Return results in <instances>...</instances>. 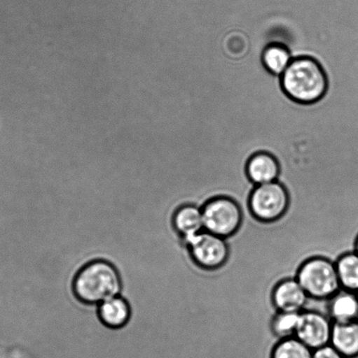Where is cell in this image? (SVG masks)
<instances>
[{"instance_id": "cell-7", "label": "cell", "mask_w": 358, "mask_h": 358, "mask_svg": "<svg viewBox=\"0 0 358 358\" xmlns=\"http://www.w3.org/2000/svg\"><path fill=\"white\" fill-rule=\"evenodd\" d=\"M334 322L318 311H303L301 313L296 338L315 350L329 345Z\"/></svg>"}, {"instance_id": "cell-19", "label": "cell", "mask_w": 358, "mask_h": 358, "mask_svg": "<svg viewBox=\"0 0 358 358\" xmlns=\"http://www.w3.org/2000/svg\"><path fill=\"white\" fill-rule=\"evenodd\" d=\"M355 252L358 254V235L355 241Z\"/></svg>"}, {"instance_id": "cell-4", "label": "cell", "mask_w": 358, "mask_h": 358, "mask_svg": "<svg viewBox=\"0 0 358 358\" xmlns=\"http://www.w3.org/2000/svg\"><path fill=\"white\" fill-rule=\"evenodd\" d=\"M289 205V192L280 180L255 185L248 199L252 215L264 223L275 222L282 219Z\"/></svg>"}, {"instance_id": "cell-11", "label": "cell", "mask_w": 358, "mask_h": 358, "mask_svg": "<svg viewBox=\"0 0 358 358\" xmlns=\"http://www.w3.org/2000/svg\"><path fill=\"white\" fill-rule=\"evenodd\" d=\"M171 224L175 233L185 243L205 231L202 207L192 203L179 206L172 215Z\"/></svg>"}, {"instance_id": "cell-1", "label": "cell", "mask_w": 358, "mask_h": 358, "mask_svg": "<svg viewBox=\"0 0 358 358\" xmlns=\"http://www.w3.org/2000/svg\"><path fill=\"white\" fill-rule=\"evenodd\" d=\"M122 277L117 266L104 259L88 262L73 277L71 290L80 303L93 306L121 294Z\"/></svg>"}, {"instance_id": "cell-13", "label": "cell", "mask_w": 358, "mask_h": 358, "mask_svg": "<svg viewBox=\"0 0 358 358\" xmlns=\"http://www.w3.org/2000/svg\"><path fill=\"white\" fill-rule=\"evenodd\" d=\"M331 345L345 358H358V322H334Z\"/></svg>"}, {"instance_id": "cell-18", "label": "cell", "mask_w": 358, "mask_h": 358, "mask_svg": "<svg viewBox=\"0 0 358 358\" xmlns=\"http://www.w3.org/2000/svg\"><path fill=\"white\" fill-rule=\"evenodd\" d=\"M313 358H345L331 345V343L328 345L321 347L317 350H315L313 352Z\"/></svg>"}, {"instance_id": "cell-6", "label": "cell", "mask_w": 358, "mask_h": 358, "mask_svg": "<svg viewBox=\"0 0 358 358\" xmlns=\"http://www.w3.org/2000/svg\"><path fill=\"white\" fill-rule=\"evenodd\" d=\"M185 244L192 262L200 268L219 269L229 259L230 250L226 238L209 231H202Z\"/></svg>"}, {"instance_id": "cell-15", "label": "cell", "mask_w": 358, "mask_h": 358, "mask_svg": "<svg viewBox=\"0 0 358 358\" xmlns=\"http://www.w3.org/2000/svg\"><path fill=\"white\" fill-rule=\"evenodd\" d=\"M342 289L357 292L358 290V254L355 251L340 256L336 262Z\"/></svg>"}, {"instance_id": "cell-9", "label": "cell", "mask_w": 358, "mask_h": 358, "mask_svg": "<svg viewBox=\"0 0 358 358\" xmlns=\"http://www.w3.org/2000/svg\"><path fill=\"white\" fill-rule=\"evenodd\" d=\"M97 318L105 328L118 331L128 326L132 319L131 305L118 294L97 305Z\"/></svg>"}, {"instance_id": "cell-8", "label": "cell", "mask_w": 358, "mask_h": 358, "mask_svg": "<svg viewBox=\"0 0 358 358\" xmlns=\"http://www.w3.org/2000/svg\"><path fill=\"white\" fill-rule=\"evenodd\" d=\"M310 296L296 278L280 280L273 287L272 301L277 311L303 312Z\"/></svg>"}, {"instance_id": "cell-2", "label": "cell", "mask_w": 358, "mask_h": 358, "mask_svg": "<svg viewBox=\"0 0 358 358\" xmlns=\"http://www.w3.org/2000/svg\"><path fill=\"white\" fill-rule=\"evenodd\" d=\"M280 83L287 96L298 103H317L327 93L329 80L321 63L310 56L292 59Z\"/></svg>"}, {"instance_id": "cell-5", "label": "cell", "mask_w": 358, "mask_h": 358, "mask_svg": "<svg viewBox=\"0 0 358 358\" xmlns=\"http://www.w3.org/2000/svg\"><path fill=\"white\" fill-rule=\"evenodd\" d=\"M202 212L205 230L224 238L233 236L243 223L241 207L230 196H219L208 200Z\"/></svg>"}, {"instance_id": "cell-12", "label": "cell", "mask_w": 358, "mask_h": 358, "mask_svg": "<svg viewBox=\"0 0 358 358\" xmlns=\"http://www.w3.org/2000/svg\"><path fill=\"white\" fill-rule=\"evenodd\" d=\"M329 301V317L333 322H358V298L355 292L342 289Z\"/></svg>"}, {"instance_id": "cell-17", "label": "cell", "mask_w": 358, "mask_h": 358, "mask_svg": "<svg viewBox=\"0 0 358 358\" xmlns=\"http://www.w3.org/2000/svg\"><path fill=\"white\" fill-rule=\"evenodd\" d=\"M301 312L277 311L271 321L273 334L278 340L296 336Z\"/></svg>"}, {"instance_id": "cell-20", "label": "cell", "mask_w": 358, "mask_h": 358, "mask_svg": "<svg viewBox=\"0 0 358 358\" xmlns=\"http://www.w3.org/2000/svg\"><path fill=\"white\" fill-rule=\"evenodd\" d=\"M355 293H356L357 296V298H358V290H357V292H355Z\"/></svg>"}, {"instance_id": "cell-3", "label": "cell", "mask_w": 358, "mask_h": 358, "mask_svg": "<svg viewBox=\"0 0 358 358\" xmlns=\"http://www.w3.org/2000/svg\"><path fill=\"white\" fill-rule=\"evenodd\" d=\"M296 279L312 299L329 301L342 289L336 262L322 256L305 261Z\"/></svg>"}, {"instance_id": "cell-10", "label": "cell", "mask_w": 358, "mask_h": 358, "mask_svg": "<svg viewBox=\"0 0 358 358\" xmlns=\"http://www.w3.org/2000/svg\"><path fill=\"white\" fill-rule=\"evenodd\" d=\"M245 173L252 185H259L278 181L282 168L273 154L266 152L255 153L249 159Z\"/></svg>"}, {"instance_id": "cell-16", "label": "cell", "mask_w": 358, "mask_h": 358, "mask_svg": "<svg viewBox=\"0 0 358 358\" xmlns=\"http://www.w3.org/2000/svg\"><path fill=\"white\" fill-rule=\"evenodd\" d=\"M314 350L296 336L279 340L272 348L271 358H313Z\"/></svg>"}, {"instance_id": "cell-14", "label": "cell", "mask_w": 358, "mask_h": 358, "mask_svg": "<svg viewBox=\"0 0 358 358\" xmlns=\"http://www.w3.org/2000/svg\"><path fill=\"white\" fill-rule=\"evenodd\" d=\"M293 59L289 49L279 43L268 45L262 55V62L266 69L280 77L286 71Z\"/></svg>"}]
</instances>
